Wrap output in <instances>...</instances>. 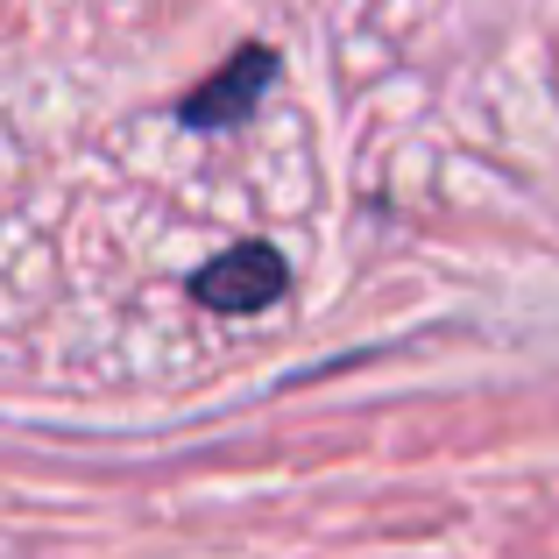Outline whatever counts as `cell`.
Masks as SVG:
<instances>
[{
  "mask_svg": "<svg viewBox=\"0 0 559 559\" xmlns=\"http://www.w3.org/2000/svg\"><path fill=\"white\" fill-rule=\"evenodd\" d=\"M284 290L290 270L270 241H234L227 255H213L191 276V298L213 305V312H270V305H284Z\"/></svg>",
  "mask_w": 559,
  "mask_h": 559,
  "instance_id": "obj_1",
  "label": "cell"
},
{
  "mask_svg": "<svg viewBox=\"0 0 559 559\" xmlns=\"http://www.w3.org/2000/svg\"><path fill=\"white\" fill-rule=\"evenodd\" d=\"M270 85H276V57L262 50V43H241L213 79L191 85V93L178 99V121L185 128H234V121H248V114L262 107Z\"/></svg>",
  "mask_w": 559,
  "mask_h": 559,
  "instance_id": "obj_2",
  "label": "cell"
}]
</instances>
